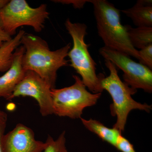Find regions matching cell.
I'll return each mask as SVG.
<instances>
[{
    "label": "cell",
    "mask_w": 152,
    "mask_h": 152,
    "mask_svg": "<svg viewBox=\"0 0 152 152\" xmlns=\"http://www.w3.org/2000/svg\"><path fill=\"white\" fill-rule=\"evenodd\" d=\"M49 16L45 4L34 8L25 0L9 1L0 10V27L11 37L15 34L18 28L23 26L31 27L35 31L40 32Z\"/></svg>",
    "instance_id": "8992f818"
},
{
    "label": "cell",
    "mask_w": 152,
    "mask_h": 152,
    "mask_svg": "<svg viewBox=\"0 0 152 152\" xmlns=\"http://www.w3.org/2000/svg\"><path fill=\"white\" fill-rule=\"evenodd\" d=\"M50 87L39 75L26 71L24 77L18 84L11 97H31L37 102L40 113L43 117L53 114Z\"/></svg>",
    "instance_id": "ba28073f"
},
{
    "label": "cell",
    "mask_w": 152,
    "mask_h": 152,
    "mask_svg": "<svg viewBox=\"0 0 152 152\" xmlns=\"http://www.w3.org/2000/svg\"><path fill=\"white\" fill-rule=\"evenodd\" d=\"M7 119L0 118V152H3L2 148V139L4 135Z\"/></svg>",
    "instance_id": "ac0fdd59"
},
{
    "label": "cell",
    "mask_w": 152,
    "mask_h": 152,
    "mask_svg": "<svg viewBox=\"0 0 152 152\" xmlns=\"http://www.w3.org/2000/svg\"><path fill=\"white\" fill-rule=\"evenodd\" d=\"M88 1L93 4L98 34L104 47L139 60V50L132 45L126 26L121 23L120 10L106 0Z\"/></svg>",
    "instance_id": "7a4b0ae2"
},
{
    "label": "cell",
    "mask_w": 152,
    "mask_h": 152,
    "mask_svg": "<svg viewBox=\"0 0 152 152\" xmlns=\"http://www.w3.org/2000/svg\"><path fill=\"white\" fill-rule=\"evenodd\" d=\"M129 40L134 48L142 49L152 44V27H137L133 28L125 25Z\"/></svg>",
    "instance_id": "5bb4252c"
},
{
    "label": "cell",
    "mask_w": 152,
    "mask_h": 152,
    "mask_svg": "<svg viewBox=\"0 0 152 152\" xmlns=\"http://www.w3.org/2000/svg\"><path fill=\"white\" fill-rule=\"evenodd\" d=\"M55 2L64 3V4H74V5L75 6L76 8L80 7L81 6L83 7L84 4V1H53Z\"/></svg>",
    "instance_id": "ffe728a7"
},
{
    "label": "cell",
    "mask_w": 152,
    "mask_h": 152,
    "mask_svg": "<svg viewBox=\"0 0 152 152\" xmlns=\"http://www.w3.org/2000/svg\"><path fill=\"white\" fill-rule=\"evenodd\" d=\"M65 26L73 44L68 54L71 66L81 77L82 81L90 91L93 94L102 93L104 90L101 84V74L96 75V64L89 52V45L85 42V37L88 34L86 25L72 23L68 18Z\"/></svg>",
    "instance_id": "277c9868"
},
{
    "label": "cell",
    "mask_w": 152,
    "mask_h": 152,
    "mask_svg": "<svg viewBox=\"0 0 152 152\" xmlns=\"http://www.w3.org/2000/svg\"><path fill=\"white\" fill-rule=\"evenodd\" d=\"M115 148L121 152H136L132 144L122 134L119 137Z\"/></svg>",
    "instance_id": "e0dca14e"
},
{
    "label": "cell",
    "mask_w": 152,
    "mask_h": 152,
    "mask_svg": "<svg viewBox=\"0 0 152 152\" xmlns=\"http://www.w3.org/2000/svg\"><path fill=\"white\" fill-rule=\"evenodd\" d=\"M105 60L106 67L110 74L107 77L101 74V84L103 90H106L113 99V103L110 107L112 115L117 117V121L113 127L122 133L124 131L128 115L132 110L145 111L149 113L152 106L146 104H141L135 101L132 95L137 92L123 82L118 75L115 66L108 60Z\"/></svg>",
    "instance_id": "3957f363"
},
{
    "label": "cell",
    "mask_w": 152,
    "mask_h": 152,
    "mask_svg": "<svg viewBox=\"0 0 152 152\" xmlns=\"http://www.w3.org/2000/svg\"><path fill=\"white\" fill-rule=\"evenodd\" d=\"M25 33L23 30H20L13 38L0 47V72H7L10 68L13 60L14 52L21 45V39Z\"/></svg>",
    "instance_id": "4fadbf2b"
},
{
    "label": "cell",
    "mask_w": 152,
    "mask_h": 152,
    "mask_svg": "<svg viewBox=\"0 0 152 152\" xmlns=\"http://www.w3.org/2000/svg\"><path fill=\"white\" fill-rule=\"evenodd\" d=\"M21 44L25 49L22 64L25 71H31L43 79L51 88H55L57 72L68 65L66 60L71 49L69 43L61 48L51 51L48 43L40 37L25 33Z\"/></svg>",
    "instance_id": "6da1fadb"
},
{
    "label": "cell",
    "mask_w": 152,
    "mask_h": 152,
    "mask_svg": "<svg viewBox=\"0 0 152 152\" xmlns=\"http://www.w3.org/2000/svg\"><path fill=\"white\" fill-rule=\"evenodd\" d=\"M45 142L37 140L34 131L22 124L4 135L2 139L3 152H43Z\"/></svg>",
    "instance_id": "9c48e42d"
},
{
    "label": "cell",
    "mask_w": 152,
    "mask_h": 152,
    "mask_svg": "<svg viewBox=\"0 0 152 152\" xmlns=\"http://www.w3.org/2000/svg\"><path fill=\"white\" fill-rule=\"evenodd\" d=\"M73 77L75 83L70 86L51 89L53 112L58 116L80 118L84 110L96 104L102 93L90 92L80 77Z\"/></svg>",
    "instance_id": "5b68a950"
},
{
    "label": "cell",
    "mask_w": 152,
    "mask_h": 152,
    "mask_svg": "<svg viewBox=\"0 0 152 152\" xmlns=\"http://www.w3.org/2000/svg\"><path fill=\"white\" fill-rule=\"evenodd\" d=\"M46 147L43 152H68L66 147V132L64 131L56 140L48 135Z\"/></svg>",
    "instance_id": "9a60e30c"
},
{
    "label": "cell",
    "mask_w": 152,
    "mask_h": 152,
    "mask_svg": "<svg viewBox=\"0 0 152 152\" xmlns=\"http://www.w3.org/2000/svg\"><path fill=\"white\" fill-rule=\"evenodd\" d=\"M83 125L90 132L94 133L104 141L115 147L117 141L122 133L116 129L109 128L99 121L90 119L86 120L81 118Z\"/></svg>",
    "instance_id": "7c38bea8"
},
{
    "label": "cell",
    "mask_w": 152,
    "mask_h": 152,
    "mask_svg": "<svg viewBox=\"0 0 152 152\" xmlns=\"http://www.w3.org/2000/svg\"><path fill=\"white\" fill-rule=\"evenodd\" d=\"M24 52V48L22 45L16 49L10 68L0 77V97L11 101L14 90L24 77L26 71L23 68L22 64Z\"/></svg>",
    "instance_id": "30bf717a"
},
{
    "label": "cell",
    "mask_w": 152,
    "mask_h": 152,
    "mask_svg": "<svg viewBox=\"0 0 152 152\" xmlns=\"http://www.w3.org/2000/svg\"><path fill=\"white\" fill-rule=\"evenodd\" d=\"M12 39V37L5 32L0 27V47L6 42Z\"/></svg>",
    "instance_id": "d6986e66"
},
{
    "label": "cell",
    "mask_w": 152,
    "mask_h": 152,
    "mask_svg": "<svg viewBox=\"0 0 152 152\" xmlns=\"http://www.w3.org/2000/svg\"><path fill=\"white\" fill-rule=\"evenodd\" d=\"M7 114L5 112L0 110V118H4L7 119Z\"/></svg>",
    "instance_id": "7402d4cb"
},
{
    "label": "cell",
    "mask_w": 152,
    "mask_h": 152,
    "mask_svg": "<svg viewBox=\"0 0 152 152\" xmlns=\"http://www.w3.org/2000/svg\"><path fill=\"white\" fill-rule=\"evenodd\" d=\"M99 54L116 67L121 70L124 82L133 89H142L149 94L152 92V71L146 66L136 62L124 53L108 48H101Z\"/></svg>",
    "instance_id": "52a82bcc"
},
{
    "label": "cell",
    "mask_w": 152,
    "mask_h": 152,
    "mask_svg": "<svg viewBox=\"0 0 152 152\" xmlns=\"http://www.w3.org/2000/svg\"><path fill=\"white\" fill-rule=\"evenodd\" d=\"M140 64L152 70V44L139 51Z\"/></svg>",
    "instance_id": "2e32d148"
},
{
    "label": "cell",
    "mask_w": 152,
    "mask_h": 152,
    "mask_svg": "<svg viewBox=\"0 0 152 152\" xmlns=\"http://www.w3.org/2000/svg\"><path fill=\"white\" fill-rule=\"evenodd\" d=\"M9 2L7 0H0V10L4 7Z\"/></svg>",
    "instance_id": "44dd1931"
},
{
    "label": "cell",
    "mask_w": 152,
    "mask_h": 152,
    "mask_svg": "<svg viewBox=\"0 0 152 152\" xmlns=\"http://www.w3.org/2000/svg\"><path fill=\"white\" fill-rule=\"evenodd\" d=\"M121 12L130 18L137 26L152 27L151 0H138L132 7Z\"/></svg>",
    "instance_id": "8fae6325"
}]
</instances>
